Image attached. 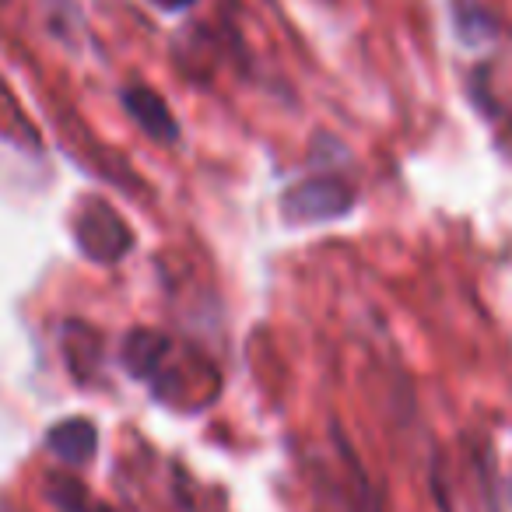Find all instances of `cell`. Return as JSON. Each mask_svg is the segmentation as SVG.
Instances as JSON below:
<instances>
[{
  "label": "cell",
  "instance_id": "obj_1",
  "mask_svg": "<svg viewBox=\"0 0 512 512\" xmlns=\"http://www.w3.org/2000/svg\"><path fill=\"white\" fill-rule=\"evenodd\" d=\"M358 204L355 186L341 176H309L281 193V218L288 225H323L351 214Z\"/></svg>",
  "mask_w": 512,
  "mask_h": 512
},
{
  "label": "cell",
  "instance_id": "obj_2",
  "mask_svg": "<svg viewBox=\"0 0 512 512\" xmlns=\"http://www.w3.org/2000/svg\"><path fill=\"white\" fill-rule=\"evenodd\" d=\"M74 242L95 264H120L134 249V232L109 204L88 200L74 218Z\"/></svg>",
  "mask_w": 512,
  "mask_h": 512
},
{
  "label": "cell",
  "instance_id": "obj_3",
  "mask_svg": "<svg viewBox=\"0 0 512 512\" xmlns=\"http://www.w3.org/2000/svg\"><path fill=\"white\" fill-rule=\"evenodd\" d=\"M169 355H172V341L165 334H158V330H148V327L130 330V334L123 337V348H120L123 369H127L134 379L151 383V386H158Z\"/></svg>",
  "mask_w": 512,
  "mask_h": 512
},
{
  "label": "cell",
  "instance_id": "obj_4",
  "mask_svg": "<svg viewBox=\"0 0 512 512\" xmlns=\"http://www.w3.org/2000/svg\"><path fill=\"white\" fill-rule=\"evenodd\" d=\"M123 109H127V116L151 137V141H158V144L179 141V123L158 92H151V88H144V85L123 88Z\"/></svg>",
  "mask_w": 512,
  "mask_h": 512
},
{
  "label": "cell",
  "instance_id": "obj_5",
  "mask_svg": "<svg viewBox=\"0 0 512 512\" xmlns=\"http://www.w3.org/2000/svg\"><path fill=\"white\" fill-rule=\"evenodd\" d=\"M46 446H50V453L57 456V460L71 463V467H81V463L92 460L95 449H99V428L88 418H67L50 428Z\"/></svg>",
  "mask_w": 512,
  "mask_h": 512
},
{
  "label": "cell",
  "instance_id": "obj_6",
  "mask_svg": "<svg viewBox=\"0 0 512 512\" xmlns=\"http://www.w3.org/2000/svg\"><path fill=\"white\" fill-rule=\"evenodd\" d=\"M456 39L470 50H484L498 39V22L481 0H453Z\"/></svg>",
  "mask_w": 512,
  "mask_h": 512
},
{
  "label": "cell",
  "instance_id": "obj_7",
  "mask_svg": "<svg viewBox=\"0 0 512 512\" xmlns=\"http://www.w3.org/2000/svg\"><path fill=\"white\" fill-rule=\"evenodd\" d=\"M50 498L60 505L64 512H92V498H88L85 484L74 481V477H53L50 481Z\"/></svg>",
  "mask_w": 512,
  "mask_h": 512
},
{
  "label": "cell",
  "instance_id": "obj_8",
  "mask_svg": "<svg viewBox=\"0 0 512 512\" xmlns=\"http://www.w3.org/2000/svg\"><path fill=\"white\" fill-rule=\"evenodd\" d=\"M151 4L162 11H186V8H193L197 0H151Z\"/></svg>",
  "mask_w": 512,
  "mask_h": 512
}]
</instances>
